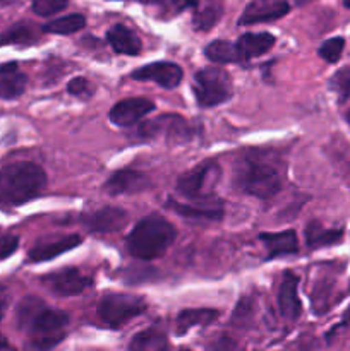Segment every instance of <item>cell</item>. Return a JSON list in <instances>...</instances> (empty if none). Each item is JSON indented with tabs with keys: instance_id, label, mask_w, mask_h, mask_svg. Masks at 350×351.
<instances>
[{
	"instance_id": "f1b7e54d",
	"label": "cell",
	"mask_w": 350,
	"mask_h": 351,
	"mask_svg": "<svg viewBox=\"0 0 350 351\" xmlns=\"http://www.w3.org/2000/svg\"><path fill=\"white\" fill-rule=\"evenodd\" d=\"M220 16H222V5L209 3V5L202 7L194 16V26L198 29H209L220 19Z\"/></svg>"
},
{
	"instance_id": "f35d334b",
	"label": "cell",
	"mask_w": 350,
	"mask_h": 351,
	"mask_svg": "<svg viewBox=\"0 0 350 351\" xmlns=\"http://www.w3.org/2000/svg\"><path fill=\"white\" fill-rule=\"evenodd\" d=\"M0 2H10V0H0Z\"/></svg>"
},
{
	"instance_id": "7402d4cb",
	"label": "cell",
	"mask_w": 350,
	"mask_h": 351,
	"mask_svg": "<svg viewBox=\"0 0 350 351\" xmlns=\"http://www.w3.org/2000/svg\"><path fill=\"white\" fill-rule=\"evenodd\" d=\"M130 351H168L170 345H168V338L165 332L160 329L150 328L144 331L137 332L129 345Z\"/></svg>"
},
{
	"instance_id": "e575fe53",
	"label": "cell",
	"mask_w": 350,
	"mask_h": 351,
	"mask_svg": "<svg viewBox=\"0 0 350 351\" xmlns=\"http://www.w3.org/2000/svg\"><path fill=\"white\" fill-rule=\"evenodd\" d=\"M5 307H7V300H5V297H2V295H0V321H2L3 312H5Z\"/></svg>"
},
{
	"instance_id": "9a60e30c",
	"label": "cell",
	"mask_w": 350,
	"mask_h": 351,
	"mask_svg": "<svg viewBox=\"0 0 350 351\" xmlns=\"http://www.w3.org/2000/svg\"><path fill=\"white\" fill-rule=\"evenodd\" d=\"M81 242L82 239L79 235H67V237H60V239L40 242L30 250L27 259H30V263H47V261L58 257L60 254L75 249Z\"/></svg>"
},
{
	"instance_id": "d4e9b609",
	"label": "cell",
	"mask_w": 350,
	"mask_h": 351,
	"mask_svg": "<svg viewBox=\"0 0 350 351\" xmlns=\"http://www.w3.org/2000/svg\"><path fill=\"white\" fill-rule=\"evenodd\" d=\"M205 53L215 64H237V62H242V57L237 50V45L230 43V41H213L206 47Z\"/></svg>"
},
{
	"instance_id": "44dd1931",
	"label": "cell",
	"mask_w": 350,
	"mask_h": 351,
	"mask_svg": "<svg viewBox=\"0 0 350 351\" xmlns=\"http://www.w3.org/2000/svg\"><path fill=\"white\" fill-rule=\"evenodd\" d=\"M235 45L242 60H249L271 50L275 45V36L270 33H246L237 40Z\"/></svg>"
},
{
	"instance_id": "9c48e42d",
	"label": "cell",
	"mask_w": 350,
	"mask_h": 351,
	"mask_svg": "<svg viewBox=\"0 0 350 351\" xmlns=\"http://www.w3.org/2000/svg\"><path fill=\"white\" fill-rule=\"evenodd\" d=\"M182 75L184 72H182L180 65L174 64V62H153V64L143 65L134 71L130 77L136 81L154 82L165 89H174L180 84Z\"/></svg>"
},
{
	"instance_id": "ffe728a7",
	"label": "cell",
	"mask_w": 350,
	"mask_h": 351,
	"mask_svg": "<svg viewBox=\"0 0 350 351\" xmlns=\"http://www.w3.org/2000/svg\"><path fill=\"white\" fill-rule=\"evenodd\" d=\"M106 40H108L110 47L120 55H137L143 47L137 34L122 24H115L110 27L106 33Z\"/></svg>"
},
{
	"instance_id": "277c9868",
	"label": "cell",
	"mask_w": 350,
	"mask_h": 351,
	"mask_svg": "<svg viewBox=\"0 0 350 351\" xmlns=\"http://www.w3.org/2000/svg\"><path fill=\"white\" fill-rule=\"evenodd\" d=\"M177 237L174 225L160 216H146L127 235V250L132 257L151 261L163 256Z\"/></svg>"
},
{
	"instance_id": "1f68e13d",
	"label": "cell",
	"mask_w": 350,
	"mask_h": 351,
	"mask_svg": "<svg viewBox=\"0 0 350 351\" xmlns=\"http://www.w3.org/2000/svg\"><path fill=\"white\" fill-rule=\"evenodd\" d=\"M67 91L72 96H78V98H89L91 96V86H89L88 79L74 77L72 81H69Z\"/></svg>"
},
{
	"instance_id": "ac0fdd59",
	"label": "cell",
	"mask_w": 350,
	"mask_h": 351,
	"mask_svg": "<svg viewBox=\"0 0 350 351\" xmlns=\"http://www.w3.org/2000/svg\"><path fill=\"white\" fill-rule=\"evenodd\" d=\"M27 77L16 62L0 65V99H16L24 93Z\"/></svg>"
},
{
	"instance_id": "74e56055",
	"label": "cell",
	"mask_w": 350,
	"mask_h": 351,
	"mask_svg": "<svg viewBox=\"0 0 350 351\" xmlns=\"http://www.w3.org/2000/svg\"><path fill=\"white\" fill-rule=\"evenodd\" d=\"M347 122L350 123V110H349V112H347Z\"/></svg>"
},
{
	"instance_id": "f546056e",
	"label": "cell",
	"mask_w": 350,
	"mask_h": 351,
	"mask_svg": "<svg viewBox=\"0 0 350 351\" xmlns=\"http://www.w3.org/2000/svg\"><path fill=\"white\" fill-rule=\"evenodd\" d=\"M329 88L338 95L340 101L350 99V67L340 69L333 77L329 79Z\"/></svg>"
},
{
	"instance_id": "4fadbf2b",
	"label": "cell",
	"mask_w": 350,
	"mask_h": 351,
	"mask_svg": "<svg viewBox=\"0 0 350 351\" xmlns=\"http://www.w3.org/2000/svg\"><path fill=\"white\" fill-rule=\"evenodd\" d=\"M168 208H172L175 213H178V215L187 219H209V221H216V219H222L223 216L222 201L215 197L192 202H177L170 199Z\"/></svg>"
},
{
	"instance_id": "4316f807",
	"label": "cell",
	"mask_w": 350,
	"mask_h": 351,
	"mask_svg": "<svg viewBox=\"0 0 350 351\" xmlns=\"http://www.w3.org/2000/svg\"><path fill=\"white\" fill-rule=\"evenodd\" d=\"M34 38L33 27L30 24H14L7 33L0 36V45L2 43H30Z\"/></svg>"
},
{
	"instance_id": "5b68a950",
	"label": "cell",
	"mask_w": 350,
	"mask_h": 351,
	"mask_svg": "<svg viewBox=\"0 0 350 351\" xmlns=\"http://www.w3.org/2000/svg\"><path fill=\"white\" fill-rule=\"evenodd\" d=\"M192 91L199 106L211 108L232 98V79L223 69L205 67L194 75Z\"/></svg>"
},
{
	"instance_id": "83f0119b",
	"label": "cell",
	"mask_w": 350,
	"mask_h": 351,
	"mask_svg": "<svg viewBox=\"0 0 350 351\" xmlns=\"http://www.w3.org/2000/svg\"><path fill=\"white\" fill-rule=\"evenodd\" d=\"M343 47H345V40H343L342 36L329 38V40H326L325 43L319 47L318 53L323 60L329 62V64H335V62H338L340 57H342Z\"/></svg>"
},
{
	"instance_id": "e0dca14e",
	"label": "cell",
	"mask_w": 350,
	"mask_h": 351,
	"mask_svg": "<svg viewBox=\"0 0 350 351\" xmlns=\"http://www.w3.org/2000/svg\"><path fill=\"white\" fill-rule=\"evenodd\" d=\"M150 185L148 177L141 171L134 170H120L115 171L112 177L106 180L105 191L110 195H120V194H134V192H141Z\"/></svg>"
},
{
	"instance_id": "603a6c76",
	"label": "cell",
	"mask_w": 350,
	"mask_h": 351,
	"mask_svg": "<svg viewBox=\"0 0 350 351\" xmlns=\"http://www.w3.org/2000/svg\"><path fill=\"white\" fill-rule=\"evenodd\" d=\"M216 317H218V311H213V308H187L177 315L175 326H177L178 335H184L196 326L211 324Z\"/></svg>"
},
{
	"instance_id": "ba28073f",
	"label": "cell",
	"mask_w": 350,
	"mask_h": 351,
	"mask_svg": "<svg viewBox=\"0 0 350 351\" xmlns=\"http://www.w3.org/2000/svg\"><path fill=\"white\" fill-rule=\"evenodd\" d=\"M41 283L60 297H74L88 290L93 285V280L78 267H65L43 276Z\"/></svg>"
},
{
	"instance_id": "484cf974",
	"label": "cell",
	"mask_w": 350,
	"mask_h": 351,
	"mask_svg": "<svg viewBox=\"0 0 350 351\" xmlns=\"http://www.w3.org/2000/svg\"><path fill=\"white\" fill-rule=\"evenodd\" d=\"M86 26V19L81 14H69V16L60 17V19L50 21L48 24H45L43 31L54 34H72L78 33L79 29Z\"/></svg>"
},
{
	"instance_id": "2e32d148",
	"label": "cell",
	"mask_w": 350,
	"mask_h": 351,
	"mask_svg": "<svg viewBox=\"0 0 350 351\" xmlns=\"http://www.w3.org/2000/svg\"><path fill=\"white\" fill-rule=\"evenodd\" d=\"M299 278L294 273L287 271L278 291V305H280L281 317L288 322L297 321L301 315V300L297 295Z\"/></svg>"
},
{
	"instance_id": "d6986e66",
	"label": "cell",
	"mask_w": 350,
	"mask_h": 351,
	"mask_svg": "<svg viewBox=\"0 0 350 351\" xmlns=\"http://www.w3.org/2000/svg\"><path fill=\"white\" fill-rule=\"evenodd\" d=\"M259 240L268 250V259H277L280 256H292L299 252L297 233L294 230H285L280 233H261Z\"/></svg>"
},
{
	"instance_id": "30bf717a",
	"label": "cell",
	"mask_w": 350,
	"mask_h": 351,
	"mask_svg": "<svg viewBox=\"0 0 350 351\" xmlns=\"http://www.w3.org/2000/svg\"><path fill=\"white\" fill-rule=\"evenodd\" d=\"M153 108L154 103L146 98H127L112 106L108 119L119 127H130L146 117Z\"/></svg>"
},
{
	"instance_id": "ab89813d",
	"label": "cell",
	"mask_w": 350,
	"mask_h": 351,
	"mask_svg": "<svg viewBox=\"0 0 350 351\" xmlns=\"http://www.w3.org/2000/svg\"><path fill=\"white\" fill-rule=\"evenodd\" d=\"M180 351H191V350H180Z\"/></svg>"
},
{
	"instance_id": "4dcf8cb0",
	"label": "cell",
	"mask_w": 350,
	"mask_h": 351,
	"mask_svg": "<svg viewBox=\"0 0 350 351\" xmlns=\"http://www.w3.org/2000/svg\"><path fill=\"white\" fill-rule=\"evenodd\" d=\"M69 5V0H33L34 14L41 17L54 16Z\"/></svg>"
},
{
	"instance_id": "8992f818",
	"label": "cell",
	"mask_w": 350,
	"mask_h": 351,
	"mask_svg": "<svg viewBox=\"0 0 350 351\" xmlns=\"http://www.w3.org/2000/svg\"><path fill=\"white\" fill-rule=\"evenodd\" d=\"M144 311H146V302L129 293L105 295L96 307L100 321L113 329L127 324L130 319L139 317Z\"/></svg>"
},
{
	"instance_id": "7c38bea8",
	"label": "cell",
	"mask_w": 350,
	"mask_h": 351,
	"mask_svg": "<svg viewBox=\"0 0 350 351\" xmlns=\"http://www.w3.org/2000/svg\"><path fill=\"white\" fill-rule=\"evenodd\" d=\"M141 132L146 137H168V139H174L175 143L189 139V136H191V129L187 127L185 120L175 115L158 117V119L144 123V125L141 127Z\"/></svg>"
},
{
	"instance_id": "8fae6325",
	"label": "cell",
	"mask_w": 350,
	"mask_h": 351,
	"mask_svg": "<svg viewBox=\"0 0 350 351\" xmlns=\"http://www.w3.org/2000/svg\"><path fill=\"white\" fill-rule=\"evenodd\" d=\"M290 5L285 0H254L244 9L239 24H256L277 21L288 14Z\"/></svg>"
},
{
	"instance_id": "8d00e7d4",
	"label": "cell",
	"mask_w": 350,
	"mask_h": 351,
	"mask_svg": "<svg viewBox=\"0 0 350 351\" xmlns=\"http://www.w3.org/2000/svg\"><path fill=\"white\" fill-rule=\"evenodd\" d=\"M343 5L349 7V9H350V0H343Z\"/></svg>"
},
{
	"instance_id": "cb8c5ba5",
	"label": "cell",
	"mask_w": 350,
	"mask_h": 351,
	"mask_svg": "<svg viewBox=\"0 0 350 351\" xmlns=\"http://www.w3.org/2000/svg\"><path fill=\"white\" fill-rule=\"evenodd\" d=\"M343 239V230L325 228L318 221L309 223L305 228V242L311 249H319V247H329L338 243Z\"/></svg>"
},
{
	"instance_id": "3957f363",
	"label": "cell",
	"mask_w": 350,
	"mask_h": 351,
	"mask_svg": "<svg viewBox=\"0 0 350 351\" xmlns=\"http://www.w3.org/2000/svg\"><path fill=\"white\" fill-rule=\"evenodd\" d=\"M47 185V173L30 161L10 163L0 170V202L21 206L38 197Z\"/></svg>"
},
{
	"instance_id": "d6a6232c",
	"label": "cell",
	"mask_w": 350,
	"mask_h": 351,
	"mask_svg": "<svg viewBox=\"0 0 350 351\" xmlns=\"http://www.w3.org/2000/svg\"><path fill=\"white\" fill-rule=\"evenodd\" d=\"M206 351H242V348L229 336H220L209 343Z\"/></svg>"
},
{
	"instance_id": "d590c367",
	"label": "cell",
	"mask_w": 350,
	"mask_h": 351,
	"mask_svg": "<svg viewBox=\"0 0 350 351\" xmlns=\"http://www.w3.org/2000/svg\"><path fill=\"white\" fill-rule=\"evenodd\" d=\"M7 348H9V343H7V339L3 336H0V351H5Z\"/></svg>"
},
{
	"instance_id": "5bb4252c",
	"label": "cell",
	"mask_w": 350,
	"mask_h": 351,
	"mask_svg": "<svg viewBox=\"0 0 350 351\" xmlns=\"http://www.w3.org/2000/svg\"><path fill=\"white\" fill-rule=\"evenodd\" d=\"M84 225L89 232L95 233H112L119 232L126 226L127 213L120 208H102L91 215L84 216Z\"/></svg>"
},
{
	"instance_id": "6da1fadb",
	"label": "cell",
	"mask_w": 350,
	"mask_h": 351,
	"mask_svg": "<svg viewBox=\"0 0 350 351\" xmlns=\"http://www.w3.org/2000/svg\"><path fill=\"white\" fill-rule=\"evenodd\" d=\"M17 324L26 331L34 351H48L65 338L69 315L47 307L40 298L26 297L17 307Z\"/></svg>"
},
{
	"instance_id": "836d02e7",
	"label": "cell",
	"mask_w": 350,
	"mask_h": 351,
	"mask_svg": "<svg viewBox=\"0 0 350 351\" xmlns=\"http://www.w3.org/2000/svg\"><path fill=\"white\" fill-rule=\"evenodd\" d=\"M19 247V237L16 235H2L0 237V259H7L12 256Z\"/></svg>"
},
{
	"instance_id": "52a82bcc",
	"label": "cell",
	"mask_w": 350,
	"mask_h": 351,
	"mask_svg": "<svg viewBox=\"0 0 350 351\" xmlns=\"http://www.w3.org/2000/svg\"><path fill=\"white\" fill-rule=\"evenodd\" d=\"M222 170L215 161L196 165L177 180L178 195L192 201H206L213 197V189L218 182Z\"/></svg>"
},
{
	"instance_id": "7a4b0ae2",
	"label": "cell",
	"mask_w": 350,
	"mask_h": 351,
	"mask_svg": "<svg viewBox=\"0 0 350 351\" xmlns=\"http://www.w3.org/2000/svg\"><path fill=\"white\" fill-rule=\"evenodd\" d=\"M235 184L246 194L270 199L283 187V168L264 151H247L237 161Z\"/></svg>"
}]
</instances>
